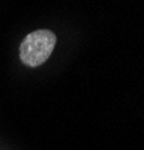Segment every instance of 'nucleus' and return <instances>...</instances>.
I'll use <instances>...</instances> for the list:
<instances>
[{"instance_id":"nucleus-1","label":"nucleus","mask_w":144,"mask_h":150,"mask_svg":"<svg viewBox=\"0 0 144 150\" xmlns=\"http://www.w3.org/2000/svg\"><path fill=\"white\" fill-rule=\"evenodd\" d=\"M56 35L50 30H36L26 36L20 47V59L24 65L36 68L51 56Z\"/></svg>"}]
</instances>
